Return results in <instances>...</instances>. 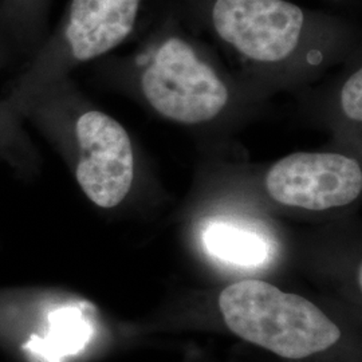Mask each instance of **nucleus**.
I'll use <instances>...</instances> for the list:
<instances>
[{"label": "nucleus", "instance_id": "6", "mask_svg": "<svg viewBox=\"0 0 362 362\" xmlns=\"http://www.w3.org/2000/svg\"><path fill=\"white\" fill-rule=\"evenodd\" d=\"M208 252L238 266H259L267 257L270 247L260 233L231 223H212L204 233Z\"/></svg>", "mask_w": 362, "mask_h": 362}, {"label": "nucleus", "instance_id": "5", "mask_svg": "<svg viewBox=\"0 0 362 362\" xmlns=\"http://www.w3.org/2000/svg\"><path fill=\"white\" fill-rule=\"evenodd\" d=\"M272 200L287 207L325 211L353 203L362 191L360 164L338 153H293L266 175Z\"/></svg>", "mask_w": 362, "mask_h": 362}, {"label": "nucleus", "instance_id": "7", "mask_svg": "<svg viewBox=\"0 0 362 362\" xmlns=\"http://www.w3.org/2000/svg\"><path fill=\"white\" fill-rule=\"evenodd\" d=\"M341 106L348 118L356 122L362 121V71H356L345 82L341 91Z\"/></svg>", "mask_w": 362, "mask_h": 362}, {"label": "nucleus", "instance_id": "8", "mask_svg": "<svg viewBox=\"0 0 362 362\" xmlns=\"http://www.w3.org/2000/svg\"><path fill=\"white\" fill-rule=\"evenodd\" d=\"M8 49H11L10 45L4 39L1 38V35H0V71H1L3 66L6 65L7 59H8V52H10ZM0 98H1V95H0ZM0 160L4 161V152H3L1 140H0Z\"/></svg>", "mask_w": 362, "mask_h": 362}, {"label": "nucleus", "instance_id": "1", "mask_svg": "<svg viewBox=\"0 0 362 362\" xmlns=\"http://www.w3.org/2000/svg\"><path fill=\"white\" fill-rule=\"evenodd\" d=\"M219 308L233 334L288 360L327 350L341 337L339 327L310 300L258 279L226 287Z\"/></svg>", "mask_w": 362, "mask_h": 362}, {"label": "nucleus", "instance_id": "2", "mask_svg": "<svg viewBox=\"0 0 362 362\" xmlns=\"http://www.w3.org/2000/svg\"><path fill=\"white\" fill-rule=\"evenodd\" d=\"M141 90L157 113L194 125L212 121L228 103V89L184 39H167L144 70Z\"/></svg>", "mask_w": 362, "mask_h": 362}, {"label": "nucleus", "instance_id": "4", "mask_svg": "<svg viewBox=\"0 0 362 362\" xmlns=\"http://www.w3.org/2000/svg\"><path fill=\"white\" fill-rule=\"evenodd\" d=\"M211 21L226 43L263 64L288 58L308 28L305 11L287 0H215Z\"/></svg>", "mask_w": 362, "mask_h": 362}, {"label": "nucleus", "instance_id": "3", "mask_svg": "<svg viewBox=\"0 0 362 362\" xmlns=\"http://www.w3.org/2000/svg\"><path fill=\"white\" fill-rule=\"evenodd\" d=\"M34 119L62 127L71 136L76 179L97 207L110 209L125 200L134 180V152L129 133L117 119L97 109L77 113L69 129L49 117L28 112L26 122Z\"/></svg>", "mask_w": 362, "mask_h": 362}]
</instances>
